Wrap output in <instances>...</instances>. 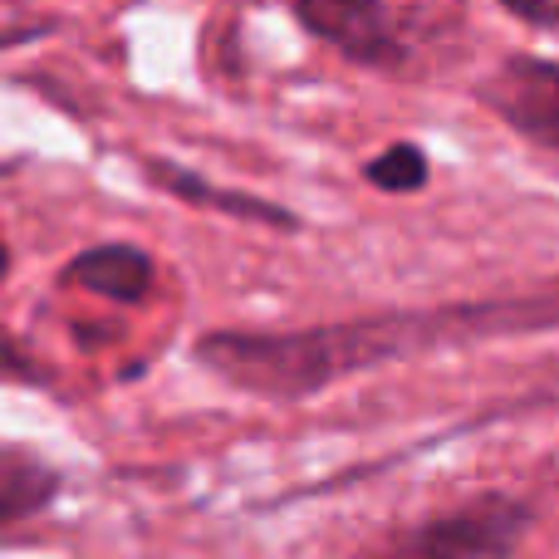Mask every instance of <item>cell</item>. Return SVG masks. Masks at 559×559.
Here are the masks:
<instances>
[{"label": "cell", "mask_w": 559, "mask_h": 559, "mask_svg": "<svg viewBox=\"0 0 559 559\" xmlns=\"http://www.w3.org/2000/svg\"><path fill=\"white\" fill-rule=\"evenodd\" d=\"M540 324H559V289L531 299H496V305L432 309V314L348 319V324L289 329V334H212L202 338V364L261 397H309L334 378L393 364L413 348Z\"/></svg>", "instance_id": "6da1fadb"}, {"label": "cell", "mask_w": 559, "mask_h": 559, "mask_svg": "<svg viewBox=\"0 0 559 559\" xmlns=\"http://www.w3.org/2000/svg\"><path fill=\"white\" fill-rule=\"evenodd\" d=\"M525 521H531L525 506L506 501V496H486V501L437 515V521L417 525L378 550H364L358 559H501L515 550Z\"/></svg>", "instance_id": "7a4b0ae2"}, {"label": "cell", "mask_w": 559, "mask_h": 559, "mask_svg": "<svg viewBox=\"0 0 559 559\" xmlns=\"http://www.w3.org/2000/svg\"><path fill=\"white\" fill-rule=\"evenodd\" d=\"M481 98L511 133L559 153V59L515 55L481 84Z\"/></svg>", "instance_id": "3957f363"}, {"label": "cell", "mask_w": 559, "mask_h": 559, "mask_svg": "<svg viewBox=\"0 0 559 559\" xmlns=\"http://www.w3.org/2000/svg\"><path fill=\"white\" fill-rule=\"evenodd\" d=\"M314 35H324L329 45H338L348 59L358 64H397L403 59V39H397V10L388 5H344V0H329V5H299Z\"/></svg>", "instance_id": "277c9868"}, {"label": "cell", "mask_w": 559, "mask_h": 559, "mask_svg": "<svg viewBox=\"0 0 559 559\" xmlns=\"http://www.w3.org/2000/svg\"><path fill=\"white\" fill-rule=\"evenodd\" d=\"M69 280L104 299L133 305V299H143L147 289H153V261H147L143 251H133V246H98V251L79 255V261L69 265Z\"/></svg>", "instance_id": "5b68a950"}, {"label": "cell", "mask_w": 559, "mask_h": 559, "mask_svg": "<svg viewBox=\"0 0 559 559\" xmlns=\"http://www.w3.org/2000/svg\"><path fill=\"white\" fill-rule=\"evenodd\" d=\"M49 496H55V476L29 456L0 447V521H20V515L39 511Z\"/></svg>", "instance_id": "8992f818"}, {"label": "cell", "mask_w": 559, "mask_h": 559, "mask_svg": "<svg viewBox=\"0 0 559 559\" xmlns=\"http://www.w3.org/2000/svg\"><path fill=\"white\" fill-rule=\"evenodd\" d=\"M368 182L383 187V192H417V187L427 182L423 147H413V143L388 147L383 157H373V163H368Z\"/></svg>", "instance_id": "52a82bcc"}, {"label": "cell", "mask_w": 559, "mask_h": 559, "mask_svg": "<svg viewBox=\"0 0 559 559\" xmlns=\"http://www.w3.org/2000/svg\"><path fill=\"white\" fill-rule=\"evenodd\" d=\"M157 177H163L167 187H177V192H187V202H206V206H222V212H236V216H265V222H285V212H275V206H261V202H241L236 192H212V187H202L197 177L187 173H173V167H157Z\"/></svg>", "instance_id": "ba28073f"}, {"label": "cell", "mask_w": 559, "mask_h": 559, "mask_svg": "<svg viewBox=\"0 0 559 559\" xmlns=\"http://www.w3.org/2000/svg\"><path fill=\"white\" fill-rule=\"evenodd\" d=\"M506 15L525 20V25H545V29L559 25V5H506Z\"/></svg>", "instance_id": "9c48e42d"}, {"label": "cell", "mask_w": 559, "mask_h": 559, "mask_svg": "<svg viewBox=\"0 0 559 559\" xmlns=\"http://www.w3.org/2000/svg\"><path fill=\"white\" fill-rule=\"evenodd\" d=\"M5 265H10V251H5V241H0V280H5Z\"/></svg>", "instance_id": "30bf717a"}]
</instances>
